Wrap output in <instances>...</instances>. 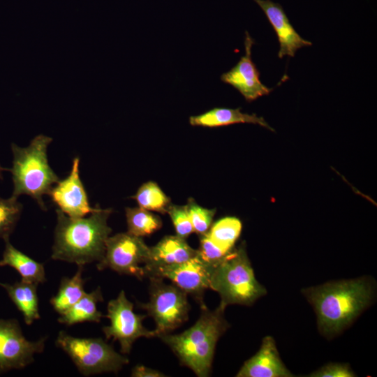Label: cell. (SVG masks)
<instances>
[{"label":"cell","mask_w":377,"mask_h":377,"mask_svg":"<svg viewBox=\"0 0 377 377\" xmlns=\"http://www.w3.org/2000/svg\"><path fill=\"white\" fill-rule=\"evenodd\" d=\"M57 223L54 230L51 258L75 263L77 266L102 260L105 243L112 232L108 225L111 209H96L87 216L73 218L56 210Z\"/></svg>","instance_id":"obj_1"},{"label":"cell","mask_w":377,"mask_h":377,"mask_svg":"<svg viewBox=\"0 0 377 377\" xmlns=\"http://www.w3.org/2000/svg\"><path fill=\"white\" fill-rule=\"evenodd\" d=\"M303 293L313 306L320 331L331 337L350 324L367 306L372 290L362 278L330 282Z\"/></svg>","instance_id":"obj_2"},{"label":"cell","mask_w":377,"mask_h":377,"mask_svg":"<svg viewBox=\"0 0 377 377\" xmlns=\"http://www.w3.org/2000/svg\"><path fill=\"white\" fill-rule=\"evenodd\" d=\"M224 310L219 305L211 311L203 304L200 316L192 327L180 334L158 336L175 353L182 364L191 369L198 376L209 374L216 343L229 327L224 318Z\"/></svg>","instance_id":"obj_3"},{"label":"cell","mask_w":377,"mask_h":377,"mask_svg":"<svg viewBox=\"0 0 377 377\" xmlns=\"http://www.w3.org/2000/svg\"><path fill=\"white\" fill-rule=\"evenodd\" d=\"M52 139L39 135L27 147L11 144L13 166L10 169L13 182V197L21 195L33 198L40 207L47 210L43 196L49 194L59 177L48 163L47 150Z\"/></svg>","instance_id":"obj_4"},{"label":"cell","mask_w":377,"mask_h":377,"mask_svg":"<svg viewBox=\"0 0 377 377\" xmlns=\"http://www.w3.org/2000/svg\"><path fill=\"white\" fill-rule=\"evenodd\" d=\"M209 288L221 297L219 306L229 304L250 306L267 293L256 280L245 246L232 249L213 270Z\"/></svg>","instance_id":"obj_5"},{"label":"cell","mask_w":377,"mask_h":377,"mask_svg":"<svg viewBox=\"0 0 377 377\" xmlns=\"http://www.w3.org/2000/svg\"><path fill=\"white\" fill-rule=\"evenodd\" d=\"M55 343L68 354L84 376L117 373L129 362L101 338L75 337L60 331Z\"/></svg>","instance_id":"obj_6"},{"label":"cell","mask_w":377,"mask_h":377,"mask_svg":"<svg viewBox=\"0 0 377 377\" xmlns=\"http://www.w3.org/2000/svg\"><path fill=\"white\" fill-rule=\"evenodd\" d=\"M149 279V301L145 304L140 303V306L154 320V331L158 337L169 333L186 322L190 305L187 293L175 285H167L160 278Z\"/></svg>","instance_id":"obj_7"},{"label":"cell","mask_w":377,"mask_h":377,"mask_svg":"<svg viewBox=\"0 0 377 377\" xmlns=\"http://www.w3.org/2000/svg\"><path fill=\"white\" fill-rule=\"evenodd\" d=\"M149 254L150 247L142 237L128 232L118 233L107 239L104 257L96 267L98 270L109 268L142 279L145 273L141 265L147 263Z\"/></svg>","instance_id":"obj_8"},{"label":"cell","mask_w":377,"mask_h":377,"mask_svg":"<svg viewBox=\"0 0 377 377\" xmlns=\"http://www.w3.org/2000/svg\"><path fill=\"white\" fill-rule=\"evenodd\" d=\"M107 317L110 325L103 327L107 339H112L120 345L121 352L128 354L135 341L140 337H157L154 330L142 325L145 315L136 314L133 304L121 290L116 299L110 300L107 306Z\"/></svg>","instance_id":"obj_9"},{"label":"cell","mask_w":377,"mask_h":377,"mask_svg":"<svg viewBox=\"0 0 377 377\" xmlns=\"http://www.w3.org/2000/svg\"><path fill=\"white\" fill-rule=\"evenodd\" d=\"M47 337L29 341L15 319H0V372L20 369L30 364L43 351Z\"/></svg>","instance_id":"obj_10"},{"label":"cell","mask_w":377,"mask_h":377,"mask_svg":"<svg viewBox=\"0 0 377 377\" xmlns=\"http://www.w3.org/2000/svg\"><path fill=\"white\" fill-rule=\"evenodd\" d=\"M214 269L205 263L197 254L184 263L154 269L147 277L170 280L187 294L195 296L202 305L204 304L203 293L209 288Z\"/></svg>","instance_id":"obj_11"},{"label":"cell","mask_w":377,"mask_h":377,"mask_svg":"<svg viewBox=\"0 0 377 377\" xmlns=\"http://www.w3.org/2000/svg\"><path fill=\"white\" fill-rule=\"evenodd\" d=\"M255 41L245 31V54L230 70L221 75V80L236 89L247 102L268 95L272 90L262 83L260 72L251 58V49Z\"/></svg>","instance_id":"obj_12"},{"label":"cell","mask_w":377,"mask_h":377,"mask_svg":"<svg viewBox=\"0 0 377 377\" xmlns=\"http://www.w3.org/2000/svg\"><path fill=\"white\" fill-rule=\"evenodd\" d=\"M78 157L73 161L69 175L53 186L49 193L52 201L68 216H86L96 209L89 205L87 192L80 178Z\"/></svg>","instance_id":"obj_13"},{"label":"cell","mask_w":377,"mask_h":377,"mask_svg":"<svg viewBox=\"0 0 377 377\" xmlns=\"http://www.w3.org/2000/svg\"><path fill=\"white\" fill-rule=\"evenodd\" d=\"M264 12L275 31L279 43L278 57H294L296 52L312 43L303 38L290 23L283 7L271 0H253Z\"/></svg>","instance_id":"obj_14"},{"label":"cell","mask_w":377,"mask_h":377,"mask_svg":"<svg viewBox=\"0 0 377 377\" xmlns=\"http://www.w3.org/2000/svg\"><path fill=\"white\" fill-rule=\"evenodd\" d=\"M237 377H290L291 372L282 362L274 339L269 336L263 338L259 350L244 362Z\"/></svg>","instance_id":"obj_15"},{"label":"cell","mask_w":377,"mask_h":377,"mask_svg":"<svg viewBox=\"0 0 377 377\" xmlns=\"http://www.w3.org/2000/svg\"><path fill=\"white\" fill-rule=\"evenodd\" d=\"M198 254L185 239L178 235L164 237L156 245L150 247L147 263L143 266L145 277L158 268L184 263Z\"/></svg>","instance_id":"obj_16"},{"label":"cell","mask_w":377,"mask_h":377,"mask_svg":"<svg viewBox=\"0 0 377 377\" xmlns=\"http://www.w3.org/2000/svg\"><path fill=\"white\" fill-rule=\"evenodd\" d=\"M189 123L193 126L220 127L235 124H253L274 131L262 117L256 114H247L241 111L240 108H214L202 114L191 116Z\"/></svg>","instance_id":"obj_17"},{"label":"cell","mask_w":377,"mask_h":377,"mask_svg":"<svg viewBox=\"0 0 377 377\" xmlns=\"http://www.w3.org/2000/svg\"><path fill=\"white\" fill-rule=\"evenodd\" d=\"M5 249L0 266H9L16 269L21 276V280L38 285L46 281L45 268L43 264L34 260L10 243L9 238L3 239Z\"/></svg>","instance_id":"obj_18"},{"label":"cell","mask_w":377,"mask_h":377,"mask_svg":"<svg viewBox=\"0 0 377 377\" xmlns=\"http://www.w3.org/2000/svg\"><path fill=\"white\" fill-rule=\"evenodd\" d=\"M8 295L22 313L25 323L32 324L40 318L37 286L23 280L14 283H0Z\"/></svg>","instance_id":"obj_19"},{"label":"cell","mask_w":377,"mask_h":377,"mask_svg":"<svg viewBox=\"0 0 377 377\" xmlns=\"http://www.w3.org/2000/svg\"><path fill=\"white\" fill-rule=\"evenodd\" d=\"M103 300L100 287L85 293L75 304L60 315L58 322L66 325L83 322L99 323L104 316L97 309V304Z\"/></svg>","instance_id":"obj_20"},{"label":"cell","mask_w":377,"mask_h":377,"mask_svg":"<svg viewBox=\"0 0 377 377\" xmlns=\"http://www.w3.org/2000/svg\"><path fill=\"white\" fill-rule=\"evenodd\" d=\"M83 266H78L72 277H64L57 293L52 297L50 303L59 315L75 304L84 294V280L82 278Z\"/></svg>","instance_id":"obj_21"},{"label":"cell","mask_w":377,"mask_h":377,"mask_svg":"<svg viewBox=\"0 0 377 377\" xmlns=\"http://www.w3.org/2000/svg\"><path fill=\"white\" fill-rule=\"evenodd\" d=\"M128 232L137 236H149L159 230L162 221L159 216L142 207L126 208Z\"/></svg>","instance_id":"obj_22"},{"label":"cell","mask_w":377,"mask_h":377,"mask_svg":"<svg viewBox=\"0 0 377 377\" xmlns=\"http://www.w3.org/2000/svg\"><path fill=\"white\" fill-rule=\"evenodd\" d=\"M242 230L241 221L235 217H226L216 221L207 232L219 247L230 251Z\"/></svg>","instance_id":"obj_23"},{"label":"cell","mask_w":377,"mask_h":377,"mask_svg":"<svg viewBox=\"0 0 377 377\" xmlns=\"http://www.w3.org/2000/svg\"><path fill=\"white\" fill-rule=\"evenodd\" d=\"M132 198L136 200L140 207L161 214L166 213L170 205V198L156 183L152 182L142 184Z\"/></svg>","instance_id":"obj_24"},{"label":"cell","mask_w":377,"mask_h":377,"mask_svg":"<svg viewBox=\"0 0 377 377\" xmlns=\"http://www.w3.org/2000/svg\"><path fill=\"white\" fill-rule=\"evenodd\" d=\"M22 210V205L13 196L0 197V237L9 238L13 232Z\"/></svg>","instance_id":"obj_25"},{"label":"cell","mask_w":377,"mask_h":377,"mask_svg":"<svg viewBox=\"0 0 377 377\" xmlns=\"http://www.w3.org/2000/svg\"><path fill=\"white\" fill-rule=\"evenodd\" d=\"M186 205L193 231L198 235L207 232L216 209L203 208L199 206L193 199H189Z\"/></svg>","instance_id":"obj_26"},{"label":"cell","mask_w":377,"mask_h":377,"mask_svg":"<svg viewBox=\"0 0 377 377\" xmlns=\"http://www.w3.org/2000/svg\"><path fill=\"white\" fill-rule=\"evenodd\" d=\"M200 246L197 250L198 256L207 265L215 268L230 251H226L216 245L207 232L200 235Z\"/></svg>","instance_id":"obj_27"},{"label":"cell","mask_w":377,"mask_h":377,"mask_svg":"<svg viewBox=\"0 0 377 377\" xmlns=\"http://www.w3.org/2000/svg\"><path fill=\"white\" fill-rule=\"evenodd\" d=\"M167 213L170 215L177 232V235L186 239L193 231L188 212L187 205H170Z\"/></svg>","instance_id":"obj_28"},{"label":"cell","mask_w":377,"mask_h":377,"mask_svg":"<svg viewBox=\"0 0 377 377\" xmlns=\"http://www.w3.org/2000/svg\"><path fill=\"white\" fill-rule=\"evenodd\" d=\"M355 374L347 364L330 363L319 370H317L309 376L313 377H351Z\"/></svg>","instance_id":"obj_29"},{"label":"cell","mask_w":377,"mask_h":377,"mask_svg":"<svg viewBox=\"0 0 377 377\" xmlns=\"http://www.w3.org/2000/svg\"><path fill=\"white\" fill-rule=\"evenodd\" d=\"M131 376L133 377H161L165 376L160 371L143 365H136L133 368Z\"/></svg>","instance_id":"obj_30"},{"label":"cell","mask_w":377,"mask_h":377,"mask_svg":"<svg viewBox=\"0 0 377 377\" xmlns=\"http://www.w3.org/2000/svg\"><path fill=\"white\" fill-rule=\"evenodd\" d=\"M8 169L6 168H3V167H1V164H0V179H1L3 177H2V172L4 171V170H7Z\"/></svg>","instance_id":"obj_31"}]
</instances>
